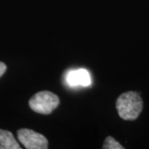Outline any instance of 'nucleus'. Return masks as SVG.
I'll list each match as a JSON object with an SVG mask.
<instances>
[{
    "mask_svg": "<svg viewBox=\"0 0 149 149\" xmlns=\"http://www.w3.org/2000/svg\"><path fill=\"white\" fill-rule=\"evenodd\" d=\"M60 104L59 97L50 91H40L29 100V106L36 113L49 114L56 109Z\"/></svg>",
    "mask_w": 149,
    "mask_h": 149,
    "instance_id": "f03ea898",
    "label": "nucleus"
},
{
    "mask_svg": "<svg viewBox=\"0 0 149 149\" xmlns=\"http://www.w3.org/2000/svg\"><path fill=\"white\" fill-rule=\"evenodd\" d=\"M66 83L71 86H89L91 84L90 73L85 69H78L69 71L65 76Z\"/></svg>",
    "mask_w": 149,
    "mask_h": 149,
    "instance_id": "20e7f679",
    "label": "nucleus"
},
{
    "mask_svg": "<svg viewBox=\"0 0 149 149\" xmlns=\"http://www.w3.org/2000/svg\"><path fill=\"white\" fill-rule=\"evenodd\" d=\"M143 100L138 93L128 91L117 99L116 108L118 115L124 120H135L143 110Z\"/></svg>",
    "mask_w": 149,
    "mask_h": 149,
    "instance_id": "f257e3e1",
    "label": "nucleus"
},
{
    "mask_svg": "<svg viewBox=\"0 0 149 149\" xmlns=\"http://www.w3.org/2000/svg\"><path fill=\"white\" fill-rule=\"evenodd\" d=\"M104 149H123V147L112 137H107L103 144Z\"/></svg>",
    "mask_w": 149,
    "mask_h": 149,
    "instance_id": "423d86ee",
    "label": "nucleus"
},
{
    "mask_svg": "<svg viewBox=\"0 0 149 149\" xmlns=\"http://www.w3.org/2000/svg\"><path fill=\"white\" fill-rule=\"evenodd\" d=\"M6 70H7L6 65L4 64L3 62H1V61H0V77L5 73Z\"/></svg>",
    "mask_w": 149,
    "mask_h": 149,
    "instance_id": "0eeeda50",
    "label": "nucleus"
},
{
    "mask_svg": "<svg viewBox=\"0 0 149 149\" xmlns=\"http://www.w3.org/2000/svg\"><path fill=\"white\" fill-rule=\"evenodd\" d=\"M17 140L9 131L0 129V149H20Z\"/></svg>",
    "mask_w": 149,
    "mask_h": 149,
    "instance_id": "39448f33",
    "label": "nucleus"
},
{
    "mask_svg": "<svg viewBox=\"0 0 149 149\" xmlns=\"http://www.w3.org/2000/svg\"><path fill=\"white\" fill-rule=\"evenodd\" d=\"M17 139L27 149H47L48 141L42 134L32 129L22 128L17 131Z\"/></svg>",
    "mask_w": 149,
    "mask_h": 149,
    "instance_id": "7ed1b4c3",
    "label": "nucleus"
}]
</instances>
